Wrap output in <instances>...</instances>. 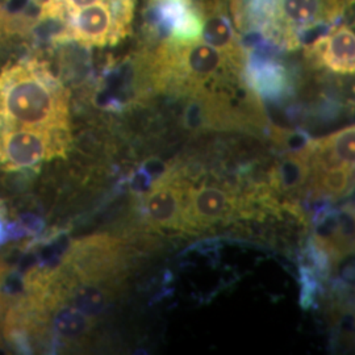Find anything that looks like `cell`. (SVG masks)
Returning <instances> with one entry per match:
<instances>
[{
  "mask_svg": "<svg viewBox=\"0 0 355 355\" xmlns=\"http://www.w3.org/2000/svg\"><path fill=\"white\" fill-rule=\"evenodd\" d=\"M0 127L69 130V96L36 61L8 66L0 74Z\"/></svg>",
  "mask_w": 355,
  "mask_h": 355,
  "instance_id": "obj_1",
  "label": "cell"
},
{
  "mask_svg": "<svg viewBox=\"0 0 355 355\" xmlns=\"http://www.w3.org/2000/svg\"><path fill=\"white\" fill-rule=\"evenodd\" d=\"M135 15V0H102L64 21L66 36L89 46H105L125 37Z\"/></svg>",
  "mask_w": 355,
  "mask_h": 355,
  "instance_id": "obj_2",
  "label": "cell"
},
{
  "mask_svg": "<svg viewBox=\"0 0 355 355\" xmlns=\"http://www.w3.org/2000/svg\"><path fill=\"white\" fill-rule=\"evenodd\" d=\"M69 142V130L0 127V166L11 170L35 167L62 155Z\"/></svg>",
  "mask_w": 355,
  "mask_h": 355,
  "instance_id": "obj_3",
  "label": "cell"
},
{
  "mask_svg": "<svg viewBox=\"0 0 355 355\" xmlns=\"http://www.w3.org/2000/svg\"><path fill=\"white\" fill-rule=\"evenodd\" d=\"M343 0H277L275 24L288 45H295L292 32L303 31L336 19L343 12Z\"/></svg>",
  "mask_w": 355,
  "mask_h": 355,
  "instance_id": "obj_4",
  "label": "cell"
},
{
  "mask_svg": "<svg viewBox=\"0 0 355 355\" xmlns=\"http://www.w3.org/2000/svg\"><path fill=\"white\" fill-rule=\"evenodd\" d=\"M236 200L232 192L218 186L204 184L199 189L187 187L183 203L182 229H203L224 221L234 214Z\"/></svg>",
  "mask_w": 355,
  "mask_h": 355,
  "instance_id": "obj_5",
  "label": "cell"
},
{
  "mask_svg": "<svg viewBox=\"0 0 355 355\" xmlns=\"http://www.w3.org/2000/svg\"><path fill=\"white\" fill-rule=\"evenodd\" d=\"M186 184L178 179L165 178L157 182L145 199V211L155 228L182 229Z\"/></svg>",
  "mask_w": 355,
  "mask_h": 355,
  "instance_id": "obj_6",
  "label": "cell"
},
{
  "mask_svg": "<svg viewBox=\"0 0 355 355\" xmlns=\"http://www.w3.org/2000/svg\"><path fill=\"white\" fill-rule=\"evenodd\" d=\"M312 55L318 64L338 74H354L355 35L347 26H341L318 38L312 48Z\"/></svg>",
  "mask_w": 355,
  "mask_h": 355,
  "instance_id": "obj_7",
  "label": "cell"
},
{
  "mask_svg": "<svg viewBox=\"0 0 355 355\" xmlns=\"http://www.w3.org/2000/svg\"><path fill=\"white\" fill-rule=\"evenodd\" d=\"M202 41L224 53L230 61L243 66V51L227 16L214 11L209 13L202 26Z\"/></svg>",
  "mask_w": 355,
  "mask_h": 355,
  "instance_id": "obj_8",
  "label": "cell"
},
{
  "mask_svg": "<svg viewBox=\"0 0 355 355\" xmlns=\"http://www.w3.org/2000/svg\"><path fill=\"white\" fill-rule=\"evenodd\" d=\"M309 144L311 141L303 150L287 154L278 164L272 174V182L278 190L286 193H297L309 182Z\"/></svg>",
  "mask_w": 355,
  "mask_h": 355,
  "instance_id": "obj_9",
  "label": "cell"
},
{
  "mask_svg": "<svg viewBox=\"0 0 355 355\" xmlns=\"http://www.w3.org/2000/svg\"><path fill=\"white\" fill-rule=\"evenodd\" d=\"M312 189L318 195H325L333 199H338L346 195L353 184L354 167L337 166L328 168L311 170Z\"/></svg>",
  "mask_w": 355,
  "mask_h": 355,
  "instance_id": "obj_10",
  "label": "cell"
},
{
  "mask_svg": "<svg viewBox=\"0 0 355 355\" xmlns=\"http://www.w3.org/2000/svg\"><path fill=\"white\" fill-rule=\"evenodd\" d=\"M89 316L78 311L76 306L62 308L54 318V328L64 338H76L91 329Z\"/></svg>",
  "mask_w": 355,
  "mask_h": 355,
  "instance_id": "obj_11",
  "label": "cell"
},
{
  "mask_svg": "<svg viewBox=\"0 0 355 355\" xmlns=\"http://www.w3.org/2000/svg\"><path fill=\"white\" fill-rule=\"evenodd\" d=\"M107 293L96 286H82L73 295V305L89 318L102 313L107 305Z\"/></svg>",
  "mask_w": 355,
  "mask_h": 355,
  "instance_id": "obj_12",
  "label": "cell"
},
{
  "mask_svg": "<svg viewBox=\"0 0 355 355\" xmlns=\"http://www.w3.org/2000/svg\"><path fill=\"white\" fill-rule=\"evenodd\" d=\"M102 0H46L42 6V19H58L66 20L69 16H71L76 11L89 7L91 4H95Z\"/></svg>",
  "mask_w": 355,
  "mask_h": 355,
  "instance_id": "obj_13",
  "label": "cell"
},
{
  "mask_svg": "<svg viewBox=\"0 0 355 355\" xmlns=\"http://www.w3.org/2000/svg\"><path fill=\"white\" fill-rule=\"evenodd\" d=\"M1 32H4V16L3 13L0 12V35Z\"/></svg>",
  "mask_w": 355,
  "mask_h": 355,
  "instance_id": "obj_14",
  "label": "cell"
}]
</instances>
